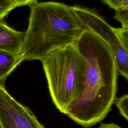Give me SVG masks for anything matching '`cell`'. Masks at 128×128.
Returning <instances> with one entry per match:
<instances>
[{
	"mask_svg": "<svg viewBox=\"0 0 128 128\" xmlns=\"http://www.w3.org/2000/svg\"><path fill=\"white\" fill-rule=\"evenodd\" d=\"M86 62L84 89L66 114L84 128L103 120L112 110L117 92L118 71L110 47L86 28L75 42Z\"/></svg>",
	"mask_w": 128,
	"mask_h": 128,
	"instance_id": "obj_1",
	"label": "cell"
},
{
	"mask_svg": "<svg viewBox=\"0 0 128 128\" xmlns=\"http://www.w3.org/2000/svg\"><path fill=\"white\" fill-rule=\"evenodd\" d=\"M28 24L24 33L22 60L42 61L51 52L75 43L83 26L70 6L56 2L30 6Z\"/></svg>",
	"mask_w": 128,
	"mask_h": 128,
	"instance_id": "obj_2",
	"label": "cell"
},
{
	"mask_svg": "<svg viewBox=\"0 0 128 128\" xmlns=\"http://www.w3.org/2000/svg\"><path fill=\"white\" fill-rule=\"evenodd\" d=\"M42 62L52 100L66 114L72 102L83 92L86 60L74 44L51 52Z\"/></svg>",
	"mask_w": 128,
	"mask_h": 128,
	"instance_id": "obj_3",
	"label": "cell"
},
{
	"mask_svg": "<svg viewBox=\"0 0 128 128\" xmlns=\"http://www.w3.org/2000/svg\"><path fill=\"white\" fill-rule=\"evenodd\" d=\"M70 8L82 26L102 39L110 48L116 62L118 74L128 80V29L116 28L94 10L79 6Z\"/></svg>",
	"mask_w": 128,
	"mask_h": 128,
	"instance_id": "obj_4",
	"label": "cell"
},
{
	"mask_svg": "<svg viewBox=\"0 0 128 128\" xmlns=\"http://www.w3.org/2000/svg\"><path fill=\"white\" fill-rule=\"evenodd\" d=\"M0 128H44L32 112L12 98L0 86Z\"/></svg>",
	"mask_w": 128,
	"mask_h": 128,
	"instance_id": "obj_5",
	"label": "cell"
},
{
	"mask_svg": "<svg viewBox=\"0 0 128 128\" xmlns=\"http://www.w3.org/2000/svg\"><path fill=\"white\" fill-rule=\"evenodd\" d=\"M24 33L8 26L0 20V50L22 56Z\"/></svg>",
	"mask_w": 128,
	"mask_h": 128,
	"instance_id": "obj_6",
	"label": "cell"
},
{
	"mask_svg": "<svg viewBox=\"0 0 128 128\" xmlns=\"http://www.w3.org/2000/svg\"><path fill=\"white\" fill-rule=\"evenodd\" d=\"M22 62L20 56L0 50V86H4L6 78Z\"/></svg>",
	"mask_w": 128,
	"mask_h": 128,
	"instance_id": "obj_7",
	"label": "cell"
},
{
	"mask_svg": "<svg viewBox=\"0 0 128 128\" xmlns=\"http://www.w3.org/2000/svg\"><path fill=\"white\" fill-rule=\"evenodd\" d=\"M114 102L116 104L121 116L126 120H128V96L126 94L119 98H116Z\"/></svg>",
	"mask_w": 128,
	"mask_h": 128,
	"instance_id": "obj_8",
	"label": "cell"
},
{
	"mask_svg": "<svg viewBox=\"0 0 128 128\" xmlns=\"http://www.w3.org/2000/svg\"><path fill=\"white\" fill-rule=\"evenodd\" d=\"M18 7L12 0H0V20H2L12 10Z\"/></svg>",
	"mask_w": 128,
	"mask_h": 128,
	"instance_id": "obj_9",
	"label": "cell"
},
{
	"mask_svg": "<svg viewBox=\"0 0 128 128\" xmlns=\"http://www.w3.org/2000/svg\"><path fill=\"white\" fill-rule=\"evenodd\" d=\"M114 18L120 22L122 28L128 29V8H122L116 10Z\"/></svg>",
	"mask_w": 128,
	"mask_h": 128,
	"instance_id": "obj_10",
	"label": "cell"
},
{
	"mask_svg": "<svg viewBox=\"0 0 128 128\" xmlns=\"http://www.w3.org/2000/svg\"><path fill=\"white\" fill-rule=\"evenodd\" d=\"M102 1L115 10L122 8H128V0H102Z\"/></svg>",
	"mask_w": 128,
	"mask_h": 128,
	"instance_id": "obj_11",
	"label": "cell"
},
{
	"mask_svg": "<svg viewBox=\"0 0 128 128\" xmlns=\"http://www.w3.org/2000/svg\"><path fill=\"white\" fill-rule=\"evenodd\" d=\"M18 7L24 6H30L38 2V0H12Z\"/></svg>",
	"mask_w": 128,
	"mask_h": 128,
	"instance_id": "obj_12",
	"label": "cell"
},
{
	"mask_svg": "<svg viewBox=\"0 0 128 128\" xmlns=\"http://www.w3.org/2000/svg\"><path fill=\"white\" fill-rule=\"evenodd\" d=\"M98 128H122L118 125L114 123L102 124Z\"/></svg>",
	"mask_w": 128,
	"mask_h": 128,
	"instance_id": "obj_13",
	"label": "cell"
},
{
	"mask_svg": "<svg viewBox=\"0 0 128 128\" xmlns=\"http://www.w3.org/2000/svg\"></svg>",
	"mask_w": 128,
	"mask_h": 128,
	"instance_id": "obj_14",
	"label": "cell"
},
{
	"mask_svg": "<svg viewBox=\"0 0 128 128\" xmlns=\"http://www.w3.org/2000/svg\"></svg>",
	"mask_w": 128,
	"mask_h": 128,
	"instance_id": "obj_15",
	"label": "cell"
}]
</instances>
